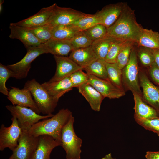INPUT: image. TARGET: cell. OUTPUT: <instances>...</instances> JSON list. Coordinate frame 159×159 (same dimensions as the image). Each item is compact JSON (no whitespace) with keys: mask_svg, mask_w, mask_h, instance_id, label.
<instances>
[{"mask_svg":"<svg viewBox=\"0 0 159 159\" xmlns=\"http://www.w3.org/2000/svg\"><path fill=\"white\" fill-rule=\"evenodd\" d=\"M136 43L138 47L159 49V33L152 29L143 28Z\"/></svg>","mask_w":159,"mask_h":159,"instance_id":"cb8c5ba5","label":"cell"},{"mask_svg":"<svg viewBox=\"0 0 159 159\" xmlns=\"http://www.w3.org/2000/svg\"><path fill=\"white\" fill-rule=\"evenodd\" d=\"M139 70L137 50L134 47L127 63L122 69V82L124 89L136 92L142 97L139 81Z\"/></svg>","mask_w":159,"mask_h":159,"instance_id":"5b68a950","label":"cell"},{"mask_svg":"<svg viewBox=\"0 0 159 159\" xmlns=\"http://www.w3.org/2000/svg\"><path fill=\"white\" fill-rule=\"evenodd\" d=\"M72 116V112L68 109H62L52 117L43 120L34 125L28 132L35 137L42 135L50 136L61 143L62 129Z\"/></svg>","mask_w":159,"mask_h":159,"instance_id":"7a4b0ae2","label":"cell"},{"mask_svg":"<svg viewBox=\"0 0 159 159\" xmlns=\"http://www.w3.org/2000/svg\"><path fill=\"white\" fill-rule=\"evenodd\" d=\"M54 26L50 23L35 29H30L42 43L53 38Z\"/></svg>","mask_w":159,"mask_h":159,"instance_id":"f1b7e54d","label":"cell"},{"mask_svg":"<svg viewBox=\"0 0 159 159\" xmlns=\"http://www.w3.org/2000/svg\"><path fill=\"white\" fill-rule=\"evenodd\" d=\"M106 66L108 80L116 86L125 90L122 82V69L116 63L106 62Z\"/></svg>","mask_w":159,"mask_h":159,"instance_id":"4316f807","label":"cell"},{"mask_svg":"<svg viewBox=\"0 0 159 159\" xmlns=\"http://www.w3.org/2000/svg\"><path fill=\"white\" fill-rule=\"evenodd\" d=\"M12 123L8 127L4 124L0 128V150L8 148L12 151L17 146L22 130L19 126L16 118L12 117Z\"/></svg>","mask_w":159,"mask_h":159,"instance_id":"ba28073f","label":"cell"},{"mask_svg":"<svg viewBox=\"0 0 159 159\" xmlns=\"http://www.w3.org/2000/svg\"><path fill=\"white\" fill-rule=\"evenodd\" d=\"M128 42L122 41L114 38L105 59V61L108 63H115L118 54Z\"/></svg>","mask_w":159,"mask_h":159,"instance_id":"f546056e","label":"cell"},{"mask_svg":"<svg viewBox=\"0 0 159 159\" xmlns=\"http://www.w3.org/2000/svg\"><path fill=\"white\" fill-rule=\"evenodd\" d=\"M7 99L12 105L30 108L38 114L41 113L29 90L11 87Z\"/></svg>","mask_w":159,"mask_h":159,"instance_id":"7c38bea8","label":"cell"},{"mask_svg":"<svg viewBox=\"0 0 159 159\" xmlns=\"http://www.w3.org/2000/svg\"><path fill=\"white\" fill-rule=\"evenodd\" d=\"M135 43L132 42H127L118 54L115 63L121 69L127 63L130 53Z\"/></svg>","mask_w":159,"mask_h":159,"instance_id":"4dcf8cb0","label":"cell"},{"mask_svg":"<svg viewBox=\"0 0 159 159\" xmlns=\"http://www.w3.org/2000/svg\"><path fill=\"white\" fill-rule=\"evenodd\" d=\"M145 157L146 159H159V151H148Z\"/></svg>","mask_w":159,"mask_h":159,"instance_id":"ab89813d","label":"cell"},{"mask_svg":"<svg viewBox=\"0 0 159 159\" xmlns=\"http://www.w3.org/2000/svg\"><path fill=\"white\" fill-rule=\"evenodd\" d=\"M88 75L108 80L105 60L98 59L88 66L83 68Z\"/></svg>","mask_w":159,"mask_h":159,"instance_id":"484cf974","label":"cell"},{"mask_svg":"<svg viewBox=\"0 0 159 159\" xmlns=\"http://www.w3.org/2000/svg\"><path fill=\"white\" fill-rule=\"evenodd\" d=\"M6 107L11 112L12 117L16 118L22 130H29L40 120L51 117L54 115H40L30 108L18 105H7Z\"/></svg>","mask_w":159,"mask_h":159,"instance_id":"8992f818","label":"cell"},{"mask_svg":"<svg viewBox=\"0 0 159 159\" xmlns=\"http://www.w3.org/2000/svg\"><path fill=\"white\" fill-rule=\"evenodd\" d=\"M70 41L73 50L89 47L93 42L84 31L78 32Z\"/></svg>","mask_w":159,"mask_h":159,"instance_id":"836d02e7","label":"cell"},{"mask_svg":"<svg viewBox=\"0 0 159 159\" xmlns=\"http://www.w3.org/2000/svg\"><path fill=\"white\" fill-rule=\"evenodd\" d=\"M147 72L152 82L159 87V67L154 63L148 68Z\"/></svg>","mask_w":159,"mask_h":159,"instance_id":"f35d334b","label":"cell"},{"mask_svg":"<svg viewBox=\"0 0 159 159\" xmlns=\"http://www.w3.org/2000/svg\"><path fill=\"white\" fill-rule=\"evenodd\" d=\"M4 0H0V12L1 13L2 9V4L4 3Z\"/></svg>","mask_w":159,"mask_h":159,"instance_id":"7bdbcfd3","label":"cell"},{"mask_svg":"<svg viewBox=\"0 0 159 159\" xmlns=\"http://www.w3.org/2000/svg\"><path fill=\"white\" fill-rule=\"evenodd\" d=\"M137 52L138 58L143 66L148 68L155 63L152 49L139 46Z\"/></svg>","mask_w":159,"mask_h":159,"instance_id":"d6a6232c","label":"cell"},{"mask_svg":"<svg viewBox=\"0 0 159 159\" xmlns=\"http://www.w3.org/2000/svg\"><path fill=\"white\" fill-rule=\"evenodd\" d=\"M85 14L70 8L58 6L56 4L49 23L54 26L72 24Z\"/></svg>","mask_w":159,"mask_h":159,"instance_id":"4fadbf2b","label":"cell"},{"mask_svg":"<svg viewBox=\"0 0 159 159\" xmlns=\"http://www.w3.org/2000/svg\"><path fill=\"white\" fill-rule=\"evenodd\" d=\"M42 85L53 98L58 101L60 97L74 87L69 77L55 82L48 81Z\"/></svg>","mask_w":159,"mask_h":159,"instance_id":"ffe728a7","label":"cell"},{"mask_svg":"<svg viewBox=\"0 0 159 159\" xmlns=\"http://www.w3.org/2000/svg\"><path fill=\"white\" fill-rule=\"evenodd\" d=\"M13 72L7 66L0 63V92L8 96L9 91L6 87V84L7 80L10 77L14 78Z\"/></svg>","mask_w":159,"mask_h":159,"instance_id":"d590c367","label":"cell"},{"mask_svg":"<svg viewBox=\"0 0 159 159\" xmlns=\"http://www.w3.org/2000/svg\"><path fill=\"white\" fill-rule=\"evenodd\" d=\"M154 58L155 63L159 67V49H152Z\"/></svg>","mask_w":159,"mask_h":159,"instance_id":"60d3db41","label":"cell"},{"mask_svg":"<svg viewBox=\"0 0 159 159\" xmlns=\"http://www.w3.org/2000/svg\"><path fill=\"white\" fill-rule=\"evenodd\" d=\"M139 78L143 90V100L154 108L159 115V87L153 84L144 70L140 68Z\"/></svg>","mask_w":159,"mask_h":159,"instance_id":"30bf717a","label":"cell"},{"mask_svg":"<svg viewBox=\"0 0 159 159\" xmlns=\"http://www.w3.org/2000/svg\"><path fill=\"white\" fill-rule=\"evenodd\" d=\"M136 122L145 129L152 131L159 136V117L150 119H145L134 115Z\"/></svg>","mask_w":159,"mask_h":159,"instance_id":"e575fe53","label":"cell"},{"mask_svg":"<svg viewBox=\"0 0 159 159\" xmlns=\"http://www.w3.org/2000/svg\"><path fill=\"white\" fill-rule=\"evenodd\" d=\"M9 159H10L9 158Z\"/></svg>","mask_w":159,"mask_h":159,"instance_id":"ee69618b","label":"cell"},{"mask_svg":"<svg viewBox=\"0 0 159 159\" xmlns=\"http://www.w3.org/2000/svg\"><path fill=\"white\" fill-rule=\"evenodd\" d=\"M92 42L105 37L107 34V28L102 24H97L84 31Z\"/></svg>","mask_w":159,"mask_h":159,"instance_id":"8d00e7d4","label":"cell"},{"mask_svg":"<svg viewBox=\"0 0 159 159\" xmlns=\"http://www.w3.org/2000/svg\"><path fill=\"white\" fill-rule=\"evenodd\" d=\"M78 88L79 92L85 98L92 109L95 111H100L101 103L105 97L87 83Z\"/></svg>","mask_w":159,"mask_h":159,"instance_id":"44dd1931","label":"cell"},{"mask_svg":"<svg viewBox=\"0 0 159 159\" xmlns=\"http://www.w3.org/2000/svg\"><path fill=\"white\" fill-rule=\"evenodd\" d=\"M132 93L135 102L134 115L145 119L159 117L157 111L152 107L147 104L143 100L142 97L136 92Z\"/></svg>","mask_w":159,"mask_h":159,"instance_id":"603a6c76","label":"cell"},{"mask_svg":"<svg viewBox=\"0 0 159 159\" xmlns=\"http://www.w3.org/2000/svg\"><path fill=\"white\" fill-rule=\"evenodd\" d=\"M82 70H79L72 73L69 76L70 80L73 87L78 88L87 82L89 75L84 72Z\"/></svg>","mask_w":159,"mask_h":159,"instance_id":"74e56055","label":"cell"},{"mask_svg":"<svg viewBox=\"0 0 159 159\" xmlns=\"http://www.w3.org/2000/svg\"><path fill=\"white\" fill-rule=\"evenodd\" d=\"M102 159H116L113 158L111 153H109L106 155L105 157L102 158Z\"/></svg>","mask_w":159,"mask_h":159,"instance_id":"b9f144b4","label":"cell"},{"mask_svg":"<svg viewBox=\"0 0 159 159\" xmlns=\"http://www.w3.org/2000/svg\"><path fill=\"white\" fill-rule=\"evenodd\" d=\"M98 24L95 14H86L75 22L73 24L79 31H85L92 26Z\"/></svg>","mask_w":159,"mask_h":159,"instance_id":"1f68e13d","label":"cell"},{"mask_svg":"<svg viewBox=\"0 0 159 159\" xmlns=\"http://www.w3.org/2000/svg\"><path fill=\"white\" fill-rule=\"evenodd\" d=\"M79 30L73 24L54 27L53 38L70 40Z\"/></svg>","mask_w":159,"mask_h":159,"instance_id":"83f0119b","label":"cell"},{"mask_svg":"<svg viewBox=\"0 0 159 159\" xmlns=\"http://www.w3.org/2000/svg\"><path fill=\"white\" fill-rule=\"evenodd\" d=\"M26 49L27 53L21 60L14 64L7 65L14 73L16 79H21L26 78L32 62L40 55L47 54L42 44L39 46L30 47Z\"/></svg>","mask_w":159,"mask_h":159,"instance_id":"52a82bcc","label":"cell"},{"mask_svg":"<svg viewBox=\"0 0 159 159\" xmlns=\"http://www.w3.org/2000/svg\"><path fill=\"white\" fill-rule=\"evenodd\" d=\"M9 28L11 39H17L22 42L26 48L40 45L42 42L35 36L31 30L27 28L10 23Z\"/></svg>","mask_w":159,"mask_h":159,"instance_id":"e0dca14e","label":"cell"},{"mask_svg":"<svg viewBox=\"0 0 159 159\" xmlns=\"http://www.w3.org/2000/svg\"><path fill=\"white\" fill-rule=\"evenodd\" d=\"M143 28L136 21L134 11L123 3L121 14L116 21L107 28V34L122 41L138 42Z\"/></svg>","mask_w":159,"mask_h":159,"instance_id":"6da1fadb","label":"cell"},{"mask_svg":"<svg viewBox=\"0 0 159 159\" xmlns=\"http://www.w3.org/2000/svg\"><path fill=\"white\" fill-rule=\"evenodd\" d=\"M54 58L56 63V70L49 82L59 81L69 77L76 71L83 70L82 67L69 57L54 56Z\"/></svg>","mask_w":159,"mask_h":159,"instance_id":"9a60e30c","label":"cell"},{"mask_svg":"<svg viewBox=\"0 0 159 159\" xmlns=\"http://www.w3.org/2000/svg\"><path fill=\"white\" fill-rule=\"evenodd\" d=\"M42 45L47 53L54 56H66L73 50L70 40L52 38Z\"/></svg>","mask_w":159,"mask_h":159,"instance_id":"d6986e66","label":"cell"},{"mask_svg":"<svg viewBox=\"0 0 159 159\" xmlns=\"http://www.w3.org/2000/svg\"><path fill=\"white\" fill-rule=\"evenodd\" d=\"M89 75L87 83L91 85L105 98L118 99L125 95V91L115 86L109 80Z\"/></svg>","mask_w":159,"mask_h":159,"instance_id":"8fae6325","label":"cell"},{"mask_svg":"<svg viewBox=\"0 0 159 159\" xmlns=\"http://www.w3.org/2000/svg\"><path fill=\"white\" fill-rule=\"evenodd\" d=\"M124 2L110 4L104 7L95 14L98 24L107 28L112 25L119 16Z\"/></svg>","mask_w":159,"mask_h":159,"instance_id":"2e32d148","label":"cell"},{"mask_svg":"<svg viewBox=\"0 0 159 159\" xmlns=\"http://www.w3.org/2000/svg\"><path fill=\"white\" fill-rule=\"evenodd\" d=\"M58 146H61V143L52 136L41 135L39 137L38 145L30 159H50L52 151Z\"/></svg>","mask_w":159,"mask_h":159,"instance_id":"ac0fdd59","label":"cell"},{"mask_svg":"<svg viewBox=\"0 0 159 159\" xmlns=\"http://www.w3.org/2000/svg\"><path fill=\"white\" fill-rule=\"evenodd\" d=\"M114 39L107 34L104 37L93 42L91 46L98 59H105Z\"/></svg>","mask_w":159,"mask_h":159,"instance_id":"d4e9b609","label":"cell"},{"mask_svg":"<svg viewBox=\"0 0 159 159\" xmlns=\"http://www.w3.org/2000/svg\"><path fill=\"white\" fill-rule=\"evenodd\" d=\"M39 137H35L29 133L28 130H22L18 144L12 151L9 158L30 159L38 145Z\"/></svg>","mask_w":159,"mask_h":159,"instance_id":"9c48e42d","label":"cell"},{"mask_svg":"<svg viewBox=\"0 0 159 159\" xmlns=\"http://www.w3.org/2000/svg\"><path fill=\"white\" fill-rule=\"evenodd\" d=\"M24 87L31 92L41 113L44 115H52L58 101L50 95L42 84L33 79L27 81Z\"/></svg>","mask_w":159,"mask_h":159,"instance_id":"3957f363","label":"cell"},{"mask_svg":"<svg viewBox=\"0 0 159 159\" xmlns=\"http://www.w3.org/2000/svg\"><path fill=\"white\" fill-rule=\"evenodd\" d=\"M69 57L83 69L98 59L91 45L73 50Z\"/></svg>","mask_w":159,"mask_h":159,"instance_id":"7402d4cb","label":"cell"},{"mask_svg":"<svg viewBox=\"0 0 159 159\" xmlns=\"http://www.w3.org/2000/svg\"><path fill=\"white\" fill-rule=\"evenodd\" d=\"M73 116L63 128L61 133V146L66 153L67 159H80L82 140L76 135L74 128Z\"/></svg>","mask_w":159,"mask_h":159,"instance_id":"277c9868","label":"cell"},{"mask_svg":"<svg viewBox=\"0 0 159 159\" xmlns=\"http://www.w3.org/2000/svg\"><path fill=\"white\" fill-rule=\"evenodd\" d=\"M56 3L42 8L35 14L19 22L14 23L16 25L31 29L43 26L50 22Z\"/></svg>","mask_w":159,"mask_h":159,"instance_id":"5bb4252c","label":"cell"}]
</instances>
